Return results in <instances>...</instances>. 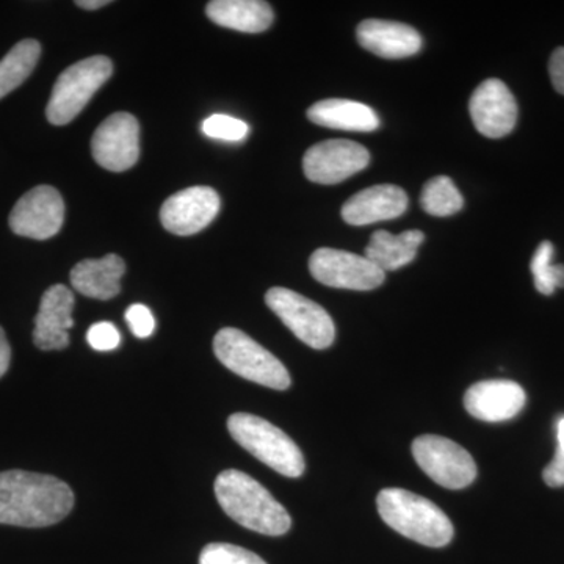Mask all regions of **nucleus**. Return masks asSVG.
Wrapping results in <instances>:
<instances>
[{
  "label": "nucleus",
  "mask_w": 564,
  "mask_h": 564,
  "mask_svg": "<svg viewBox=\"0 0 564 564\" xmlns=\"http://www.w3.org/2000/svg\"><path fill=\"white\" fill-rule=\"evenodd\" d=\"M74 507V494L52 475L0 473V524L41 529L63 521Z\"/></svg>",
  "instance_id": "1"
},
{
  "label": "nucleus",
  "mask_w": 564,
  "mask_h": 564,
  "mask_svg": "<svg viewBox=\"0 0 564 564\" xmlns=\"http://www.w3.org/2000/svg\"><path fill=\"white\" fill-rule=\"evenodd\" d=\"M215 496L226 514L245 529L281 536L292 527L288 510L250 475L229 469L215 480Z\"/></svg>",
  "instance_id": "2"
},
{
  "label": "nucleus",
  "mask_w": 564,
  "mask_h": 564,
  "mask_svg": "<svg viewBox=\"0 0 564 564\" xmlns=\"http://www.w3.org/2000/svg\"><path fill=\"white\" fill-rule=\"evenodd\" d=\"M381 519L404 538L429 547H444L454 540V524L437 505L406 489H383L377 497Z\"/></svg>",
  "instance_id": "3"
},
{
  "label": "nucleus",
  "mask_w": 564,
  "mask_h": 564,
  "mask_svg": "<svg viewBox=\"0 0 564 564\" xmlns=\"http://www.w3.org/2000/svg\"><path fill=\"white\" fill-rule=\"evenodd\" d=\"M228 430L237 444L274 473L291 478L302 477L306 467L302 451L273 423L258 415L237 413L229 417Z\"/></svg>",
  "instance_id": "4"
},
{
  "label": "nucleus",
  "mask_w": 564,
  "mask_h": 564,
  "mask_svg": "<svg viewBox=\"0 0 564 564\" xmlns=\"http://www.w3.org/2000/svg\"><path fill=\"white\" fill-rule=\"evenodd\" d=\"M214 351L218 361L252 383L285 391L291 388V375L284 364L248 334L236 328H225L214 339Z\"/></svg>",
  "instance_id": "5"
},
{
  "label": "nucleus",
  "mask_w": 564,
  "mask_h": 564,
  "mask_svg": "<svg viewBox=\"0 0 564 564\" xmlns=\"http://www.w3.org/2000/svg\"><path fill=\"white\" fill-rule=\"evenodd\" d=\"M111 74L113 65L106 55H93L63 70L47 102L46 117L51 124L65 126L73 121Z\"/></svg>",
  "instance_id": "6"
},
{
  "label": "nucleus",
  "mask_w": 564,
  "mask_h": 564,
  "mask_svg": "<svg viewBox=\"0 0 564 564\" xmlns=\"http://www.w3.org/2000/svg\"><path fill=\"white\" fill-rule=\"evenodd\" d=\"M265 303L302 343L315 350L332 347L336 326L321 304L284 288L270 289Z\"/></svg>",
  "instance_id": "7"
},
{
  "label": "nucleus",
  "mask_w": 564,
  "mask_h": 564,
  "mask_svg": "<svg viewBox=\"0 0 564 564\" xmlns=\"http://www.w3.org/2000/svg\"><path fill=\"white\" fill-rule=\"evenodd\" d=\"M411 451L423 473L443 488H467L477 478L473 455L447 437L422 434L415 437Z\"/></svg>",
  "instance_id": "8"
},
{
  "label": "nucleus",
  "mask_w": 564,
  "mask_h": 564,
  "mask_svg": "<svg viewBox=\"0 0 564 564\" xmlns=\"http://www.w3.org/2000/svg\"><path fill=\"white\" fill-rule=\"evenodd\" d=\"M311 274L328 288L373 291L384 282L386 273L366 256L318 248L310 259Z\"/></svg>",
  "instance_id": "9"
},
{
  "label": "nucleus",
  "mask_w": 564,
  "mask_h": 564,
  "mask_svg": "<svg viewBox=\"0 0 564 564\" xmlns=\"http://www.w3.org/2000/svg\"><path fill=\"white\" fill-rule=\"evenodd\" d=\"M65 203L51 185H39L25 193L10 214V228L17 236L47 240L61 231Z\"/></svg>",
  "instance_id": "10"
},
{
  "label": "nucleus",
  "mask_w": 564,
  "mask_h": 564,
  "mask_svg": "<svg viewBox=\"0 0 564 564\" xmlns=\"http://www.w3.org/2000/svg\"><path fill=\"white\" fill-rule=\"evenodd\" d=\"M370 162V154L362 144L350 140H326L314 144L303 159L307 180L315 184H339L362 172Z\"/></svg>",
  "instance_id": "11"
},
{
  "label": "nucleus",
  "mask_w": 564,
  "mask_h": 564,
  "mask_svg": "<svg viewBox=\"0 0 564 564\" xmlns=\"http://www.w3.org/2000/svg\"><path fill=\"white\" fill-rule=\"evenodd\" d=\"M95 161L109 172H126L139 162L140 126L131 113L111 115L91 140Z\"/></svg>",
  "instance_id": "12"
},
{
  "label": "nucleus",
  "mask_w": 564,
  "mask_h": 564,
  "mask_svg": "<svg viewBox=\"0 0 564 564\" xmlns=\"http://www.w3.org/2000/svg\"><path fill=\"white\" fill-rule=\"evenodd\" d=\"M220 204L218 193L203 185L174 193L161 209L163 228L176 236H193L214 221Z\"/></svg>",
  "instance_id": "13"
},
{
  "label": "nucleus",
  "mask_w": 564,
  "mask_h": 564,
  "mask_svg": "<svg viewBox=\"0 0 564 564\" xmlns=\"http://www.w3.org/2000/svg\"><path fill=\"white\" fill-rule=\"evenodd\" d=\"M470 117L481 135L502 139L518 121V102L513 93L499 79L485 80L469 102Z\"/></svg>",
  "instance_id": "14"
},
{
  "label": "nucleus",
  "mask_w": 564,
  "mask_h": 564,
  "mask_svg": "<svg viewBox=\"0 0 564 564\" xmlns=\"http://www.w3.org/2000/svg\"><path fill=\"white\" fill-rule=\"evenodd\" d=\"M464 408L478 421L507 422L524 410V389L514 381L488 380L475 383L464 393Z\"/></svg>",
  "instance_id": "15"
},
{
  "label": "nucleus",
  "mask_w": 564,
  "mask_h": 564,
  "mask_svg": "<svg viewBox=\"0 0 564 564\" xmlns=\"http://www.w3.org/2000/svg\"><path fill=\"white\" fill-rule=\"evenodd\" d=\"M74 295L66 285L55 284L44 292L35 317L33 343L43 351L65 350L74 326Z\"/></svg>",
  "instance_id": "16"
},
{
  "label": "nucleus",
  "mask_w": 564,
  "mask_h": 564,
  "mask_svg": "<svg viewBox=\"0 0 564 564\" xmlns=\"http://www.w3.org/2000/svg\"><path fill=\"white\" fill-rule=\"evenodd\" d=\"M408 209V195L392 184L373 185L351 196L343 207V218L348 225L366 226L393 220Z\"/></svg>",
  "instance_id": "17"
},
{
  "label": "nucleus",
  "mask_w": 564,
  "mask_h": 564,
  "mask_svg": "<svg viewBox=\"0 0 564 564\" xmlns=\"http://www.w3.org/2000/svg\"><path fill=\"white\" fill-rule=\"evenodd\" d=\"M358 43L364 50L381 58H406L417 54L422 36L411 25L384 20H367L356 31Z\"/></svg>",
  "instance_id": "18"
},
{
  "label": "nucleus",
  "mask_w": 564,
  "mask_h": 564,
  "mask_svg": "<svg viewBox=\"0 0 564 564\" xmlns=\"http://www.w3.org/2000/svg\"><path fill=\"white\" fill-rule=\"evenodd\" d=\"M126 263L120 256L107 254L101 259H87L70 270L74 291L95 300H110L121 292V278Z\"/></svg>",
  "instance_id": "19"
},
{
  "label": "nucleus",
  "mask_w": 564,
  "mask_h": 564,
  "mask_svg": "<svg viewBox=\"0 0 564 564\" xmlns=\"http://www.w3.org/2000/svg\"><path fill=\"white\" fill-rule=\"evenodd\" d=\"M307 118L323 128L348 132H373L380 128V118L373 109L350 99H325L307 110Z\"/></svg>",
  "instance_id": "20"
},
{
  "label": "nucleus",
  "mask_w": 564,
  "mask_h": 564,
  "mask_svg": "<svg viewBox=\"0 0 564 564\" xmlns=\"http://www.w3.org/2000/svg\"><path fill=\"white\" fill-rule=\"evenodd\" d=\"M206 13L215 24L243 33L265 32L274 20L272 7L261 0H214Z\"/></svg>",
  "instance_id": "21"
},
{
  "label": "nucleus",
  "mask_w": 564,
  "mask_h": 564,
  "mask_svg": "<svg viewBox=\"0 0 564 564\" xmlns=\"http://www.w3.org/2000/svg\"><path fill=\"white\" fill-rule=\"evenodd\" d=\"M425 234L410 229L395 236L388 231H377L366 247V258L383 272H395L414 261Z\"/></svg>",
  "instance_id": "22"
},
{
  "label": "nucleus",
  "mask_w": 564,
  "mask_h": 564,
  "mask_svg": "<svg viewBox=\"0 0 564 564\" xmlns=\"http://www.w3.org/2000/svg\"><path fill=\"white\" fill-rule=\"evenodd\" d=\"M41 44L35 40L20 41L0 61V99L21 87L40 61Z\"/></svg>",
  "instance_id": "23"
},
{
  "label": "nucleus",
  "mask_w": 564,
  "mask_h": 564,
  "mask_svg": "<svg viewBox=\"0 0 564 564\" xmlns=\"http://www.w3.org/2000/svg\"><path fill=\"white\" fill-rule=\"evenodd\" d=\"M421 204L433 217H451L463 209L464 199L451 177L436 176L423 185Z\"/></svg>",
  "instance_id": "24"
},
{
  "label": "nucleus",
  "mask_w": 564,
  "mask_h": 564,
  "mask_svg": "<svg viewBox=\"0 0 564 564\" xmlns=\"http://www.w3.org/2000/svg\"><path fill=\"white\" fill-rule=\"evenodd\" d=\"M554 243L544 240L534 251L530 270H532L534 288L543 295H554L556 289L564 288V265L554 263Z\"/></svg>",
  "instance_id": "25"
},
{
  "label": "nucleus",
  "mask_w": 564,
  "mask_h": 564,
  "mask_svg": "<svg viewBox=\"0 0 564 564\" xmlns=\"http://www.w3.org/2000/svg\"><path fill=\"white\" fill-rule=\"evenodd\" d=\"M199 564H267L261 556L239 545L214 543L206 545L199 555Z\"/></svg>",
  "instance_id": "26"
},
{
  "label": "nucleus",
  "mask_w": 564,
  "mask_h": 564,
  "mask_svg": "<svg viewBox=\"0 0 564 564\" xmlns=\"http://www.w3.org/2000/svg\"><path fill=\"white\" fill-rule=\"evenodd\" d=\"M203 132L215 140L242 141L250 133V126L228 115H212L203 122Z\"/></svg>",
  "instance_id": "27"
},
{
  "label": "nucleus",
  "mask_w": 564,
  "mask_h": 564,
  "mask_svg": "<svg viewBox=\"0 0 564 564\" xmlns=\"http://www.w3.org/2000/svg\"><path fill=\"white\" fill-rule=\"evenodd\" d=\"M87 340L93 350L111 351L121 344V334L111 323L99 322L88 329Z\"/></svg>",
  "instance_id": "28"
},
{
  "label": "nucleus",
  "mask_w": 564,
  "mask_h": 564,
  "mask_svg": "<svg viewBox=\"0 0 564 564\" xmlns=\"http://www.w3.org/2000/svg\"><path fill=\"white\" fill-rule=\"evenodd\" d=\"M556 447L554 459L543 470L545 485L551 488H562L564 486V417L556 423Z\"/></svg>",
  "instance_id": "29"
},
{
  "label": "nucleus",
  "mask_w": 564,
  "mask_h": 564,
  "mask_svg": "<svg viewBox=\"0 0 564 564\" xmlns=\"http://www.w3.org/2000/svg\"><path fill=\"white\" fill-rule=\"evenodd\" d=\"M126 322H128L133 336L139 337V339H147L154 333V315H152L150 307L143 306V304L129 306L126 311Z\"/></svg>",
  "instance_id": "30"
},
{
  "label": "nucleus",
  "mask_w": 564,
  "mask_h": 564,
  "mask_svg": "<svg viewBox=\"0 0 564 564\" xmlns=\"http://www.w3.org/2000/svg\"><path fill=\"white\" fill-rule=\"evenodd\" d=\"M549 74H551L552 85L560 95H564V47H558L552 54L549 62Z\"/></svg>",
  "instance_id": "31"
},
{
  "label": "nucleus",
  "mask_w": 564,
  "mask_h": 564,
  "mask_svg": "<svg viewBox=\"0 0 564 564\" xmlns=\"http://www.w3.org/2000/svg\"><path fill=\"white\" fill-rule=\"evenodd\" d=\"M11 361V348L9 340H7L6 332L0 326V378L9 370Z\"/></svg>",
  "instance_id": "32"
},
{
  "label": "nucleus",
  "mask_w": 564,
  "mask_h": 564,
  "mask_svg": "<svg viewBox=\"0 0 564 564\" xmlns=\"http://www.w3.org/2000/svg\"><path fill=\"white\" fill-rule=\"evenodd\" d=\"M109 0H79L76 6L85 10H98L101 7L109 6Z\"/></svg>",
  "instance_id": "33"
}]
</instances>
